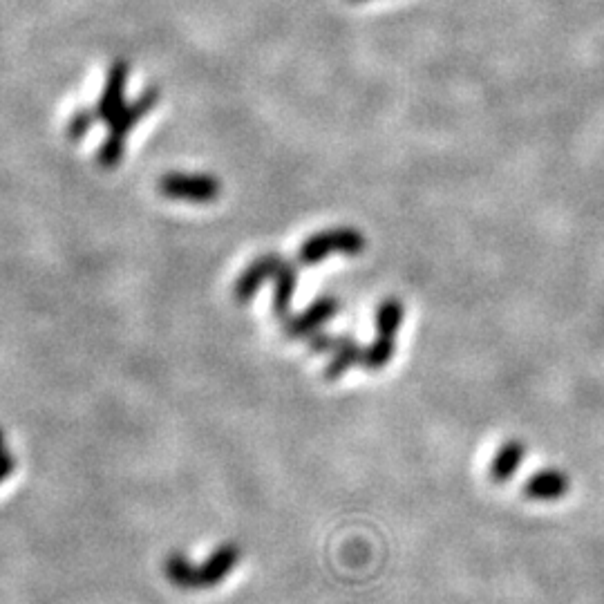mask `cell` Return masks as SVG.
I'll use <instances>...</instances> for the list:
<instances>
[{
  "instance_id": "obj_6",
  "label": "cell",
  "mask_w": 604,
  "mask_h": 604,
  "mask_svg": "<svg viewBox=\"0 0 604 604\" xmlns=\"http://www.w3.org/2000/svg\"><path fill=\"white\" fill-rule=\"evenodd\" d=\"M571 479L560 468H544L537 470L535 475L528 477L524 484V497L531 502H555L569 495Z\"/></svg>"
},
{
  "instance_id": "obj_12",
  "label": "cell",
  "mask_w": 604,
  "mask_h": 604,
  "mask_svg": "<svg viewBox=\"0 0 604 604\" xmlns=\"http://www.w3.org/2000/svg\"><path fill=\"white\" fill-rule=\"evenodd\" d=\"M166 578L179 589H197V566L184 553L173 551L164 562Z\"/></svg>"
},
{
  "instance_id": "obj_2",
  "label": "cell",
  "mask_w": 604,
  "mask_h": 604,
  "mask_svg": "<svg viewBox=\"0 0 604 604\" xmlns=\"http://www.w3.org/2000/svg\"><path fill=\"white\" fill-rule=\"evenodd\" d=\"M367 247V242L356 229H332L309 238L298 251L300 264H318L332 256V253H345V256H358Z\"/></svg>"
},
{
  "instance_id": "obj_1",
  "label": "cell",
  "mask_w": 604,
  "mask_h": 604,
  "mask_svg": "<svg viewBox=\"0 0 604 604\" xmlns=\"http://www.w3.org/2000/svg\"><path fill=\"white\" fill-rule=\"evenodd\" d=\"M157 90L150 88L148 92L141 94V97L130 103V106H124V110L110 121L108 124V139L103 141V146L97 155V162L101 168H115L119 164V159L124 157V139L128 132L135 128L141 119H144L150 110L155 108L157 103Z\"/></svg>"
},
{
  "instance_id": "obj_13",
  "label": "cell",
  "mask_w": 604,
  "mask_h": 604,
  "mask_svg": "<svg viewBox=\"0 0 604 604\" xmlns=\"http://www.w3.org/2000/svg\"><path fill=\"white\" fill-rule=\"evenodd\" d=\"M405 318V307L401 300L388 298L376 307V334L385 338H394Z\"/></svg>"
},
{
  "instance_id": "obj_3",
  "label": "cell",
  "mask_w": 604,
  "mask_h": 604,
  "mask_svg": "<svg viewBox=\"0 0 604 604\" xmlns=\"http://www.w3.org/2000/svg\"><path fill=\"white\" fill-rule=\"evenodd\" d=\"M159 193L171 200L209 204L217 200L222 186L211 175H191V173H168L159 179Z\"/></svg>"
},
{
  "instance_id": "obj_18",
  "label": "cell",
  "mask_w": 604,
  "mask_h": 604,
  "mask_svg": "<svg viewBox=\"0 0 604 604\" xmlns=\"http://www.w3.org/2000/svg\"><path fill=\"white\" fill-rule=\"evenodd\" d=\"M5 450V439H3V432H0V452Z\"/></svg>"
},
{
  "instance_id": "obj_14",
  "label": "cell",
  "mask_w": 604,
  "mask_h": 604,
  "mask_svg": "<svg viewBox=\"0 0 604 604\" xmlns=\"http://www.w3.org/2000/svg\"><path fill=\"white\" fill-rule=\"evenodd\" d=\"M394 356V338H385V336H376V341L372 345H367L363 349V367L365 370H383L388 367Z\"/></svg>"
},
{
  "instance_id": "obj_8",
  "label": "cell",
  "mask_w": 604,
  "mask_h": 604,
  "mask_svg": "<svg viewBox=\"0 0 604 604\" xmlns=\"http://www.w3.org/2000/svg\"><path fill=\"white\" fill-rule=\"evenodd\" d=\"M282 262L285 260L276 256V253H264V256H260L256 262H251L247 271L240 276V280L235 282V300L247 302L256 296V291L264 285V282L276 278Z\"/></svg>"
},
{
  "instance_id": "obj_5",
  "label": "cell",
  "mask_w": 604,
  "mask_h": 604,
  "mask_svg": "<svg viewBox=\"0 0 604 604\" xmlns=\"http://www.w3.org/2000/svg\"><path fill=\"white\" fill-rule=\"evenodd\" d=\"M338 300L334 296L318 298L314 305L307 307L296 318L285 320V334L291 338H309L314 332H318L327 320H332L338 314Z\"/></svg>"
},
{
  "instance_id": "obj_9",
  "label": "cell",
  "mask_w": 604,
  "mask_h": 604,
  "mask_svg": "<svg viewBox=\"0 0 604 604\" xmlns=\"http://www.w3.org/2000/svg\"><path fill=\"white\" fill-rule=\"evenodd\" d=\"M524 459H526V446L522 441L511 439L502 443L499 450L495 452L493 461H490V470H488L490 481H493V484H506V481H511Z\"/></svg>"
},
{
  "instance_id": "obj_4",
  "label": "cell",
  "mask_w": 604,
  "mask_h": 604,
  "mask_svg": "<svg viewBox=\"0 0 604 604\" xmlns=\"http://www.w3.org/2000/svg\"><path fill=\"white\" fill-rule=\"evenodd\" d=\"M240 546L233 542H226L202 562V566H197V589H211L217 587V584L226 580L235 564L240 562Z\"/></svg>"
},
{
  "instance_id": "obj_7",
  "label": "cell",
  "mask_w": 604,
  "mask_h": 604,
  "mask_svg": "<svg viewBox=\"0 0 604 604\" xmlns=\"http://www.w3.org/2000/svg\"><path fill=\"white\" fill-rule=\"evenodd\" d=\"M126 79H128V63L126 61L112 63V68L108 72L106 88H103L97 108H94V115H97L99 121H106V124H110V121L115 119L121 110H124Z\"/></svg>"
},
{
  "instance_id": "obj_17",
  "label": "cell",
  "mask_w": 604,
  "mask_h": 604,
  "mask_svg": "<svg viewBox=\"0 0 604 604\" xmlns=\"http://www.w3.org/2000/svg\"><path fill=\"white\" fill-rule=\"evenodd\" d=\"M12 473H14V457L9 455L7 450H3L0 452V484L12 477Z\"/></svg>"
},
{
  "instance_id": "obj_19",
  "label": "cell",
  "mask_w": 604,
  "mask_h": 604,
  "mask_svg": "<svg viewBox=\"0 0 604 604\" xmlns=\"http://www.w3.org/2000/svg\"><path fill=\"white\" fill-rule=\"evenodd\" d=\"M356 3H358V0H356Z\"/></svg>"
},
{
  "instance_id": "obj_15",
  "label": "cell",
  "mask_w": 604,
  "mask_h": 604,
  "mask_svg": "<svg viewBox=\"0 0 604 604\" xmlns=\"http://www.w3.org/2000/svg\"><path fill=\"white\" fill-rule=\"evenodd\" d=\"M97 121L99 119H97V115H94V110H79V112H74V117L70 119V124H68V137L72 141L86 137L88 130L94 124H97Z\"/></svg>"
},
{
  "instance_id": "obj_11",
  "label": "cell",
  "mask_w": 604,
  "mask_h": 604,
  "mask_svg": "<svg viewBox=\"0 0 604 604\" xmlns=\"http://www.w3.org/2000/svg\"><path fill=\"white\" fill-rule=\"evenodd\" d=\"M354 365H363V347L352 341V338H338L332 363L327 365L325 376L329 381H336L341 379L345 372L352 370Z\"/></svg>"
},
{
  "instance_id": "obj_10",
  "label": "cell",
  "mask_w": 604,
  "mask_h": 604,
  "mask_svg": "<svg viewBox=\"0 0 604 604\" xmlns=\"http://www.w3.org/2000/svg\"><path fill=\"white\" fill-rule=\"evenodd\" d=\"M273 282H276V291H273V314L280 320H287L291 311V300H294L298 285L296 267H291L289 262H282Z\"/></svg>"
},
{
  "instance_id": "obj_16",
  "label": "cell",
  "mask_w": 604,
  "mask_h": 604,
  "mask_svg": "<svg viewBox=\"0 0 604 604\" xmlns=\"http://www.w3.org/2000/svg\"><path fill=\"white\" fill-rule=\"evenodd\" d=\"M336 345H338V338L329 336V334H323V332H320V329L309 336V349H311V352H316V354L334 352Z\"/></svg>"
}]
</instances>
